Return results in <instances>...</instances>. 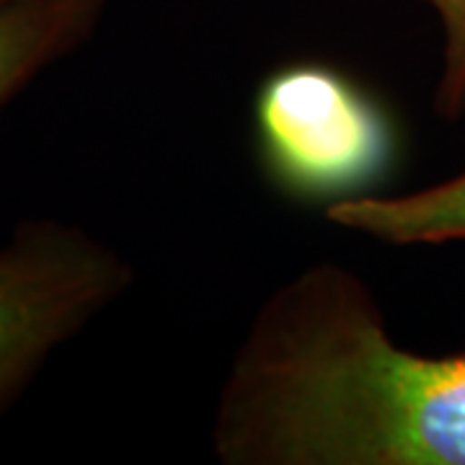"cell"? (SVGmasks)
Masks as SVG:
<instances>
[{
	"instance_id": "3957f363",
	"label": "cell",
	"mask_w": 465,
	"mask_h": 465,
	"mask_svg": "<svg viewBox=\"0 0 465 465\" xmlns=\"http://www.w3.org/2000/svg\"><path fill=\"white\" fill-rule=\"evenodd\" d=\"M133 280V264L85 228L24 220L0 246V411Z\"/></svg>"
},
{
	"instance_id": "5b68a950",
	"label": "cell",
	"mask_w": 465,
	"mask_h": 465,
	"mask_svg": "<svg viewBox=\"0 0 465 465\" xmlns=\"http://www.w3.org/2000/svg\"><path fill=\"white\" fill-rule=\"evenodd\" d=\"M101 8L73 0L0 5V106L91 34Z\"/></svg>"
},
{
	"instance_id": "277c9868",
	"label": "cell",
	"mask_w": 465,
	"mask_h": 465,
	"mask_svg": "<svg viewBox=\"0 0 465 465\" xmlns=\"http://www.w3.org/2000/svg\"><path fill=\"white\" fill-rule=\"evenodd\" d=\"M326 220L385 246L465 243V171L406 194H367L326 207Z\"/></svg>"
},
{
	"instance_id": "52a82bcc",
	"label": "cell",
	"mask_w": 465,
	"mask_h": 465,
	"mask_svg": "<svg viewBox=\"0 0 465 465\" xmlns=\"http://www.w3.org/2000/svg\"><path fill=\"white\" fill-rule=\"evenodd\" d=\"M73 3H84V5H94V8H101L104 0H73Z\"/></svg>"
},
{
	"instance_id": "7a4b0ae2",
	"label": "cell",
	"mask_w": 465,
	"mask_h": 465,
	"mask_svg": "<svg viewBox=\"0 0 465 465\" xmlns=\"http://www.w3.org/2000/svg\"><path fill=\"white\" fill-rule=\"evenodd\" d=\"M253 133L269 182L292 200L326 207L375 194L399 153L381 101L318 60L266 75L253 96Z\"/></svg>"
},
{
	"instance_id": "ba28073f",
	"label": "cell",
	"mask_w": 465,
	"mask_h": 465,
	"mask_svg": "<svg viewBox=\"0 0 465 465\" xmlns=\"http://www.w3.org/2000/svg\"><path fill=\"white\" fill-rule=\"evenodd\" d=\"M8 3H14V0H0V5H8Z\"/></svg>"
},
{
	"instance_id": "8992f818",
	"label": "cell",
	"mask_w": 465,
	"mask_h": 465,
	"mask_svg": "<svg viewBox=\"0 0 465 465\" xmlns=\"http://www.w3.org/2000/svg\"><path fill=\"white\" fill-rule=\"evenodd\" d=\"M442 29V63L434 109L445 119L465 114V0H424Z\"/></svg>"
},
{
	"instance_id": "6da1fadb",
	"label": "cell",
	"mask_w": 465,
	"mask_h": 465,
	"mask_svg": "<svg viewBox=\"0 0 465 465\" xmlns=\"http://www.w3.org/2000/svg\"><path fill=\"white\" fill-rule=\"evenodd\" d=\"M210 442L225 465H465V354L401 347L365 280L318 262L256 308Z\"/></svg>"
}]
</instances>
